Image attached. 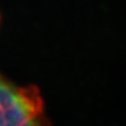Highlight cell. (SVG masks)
<instances>
[{
    "mask_svg": "<svg viewBox=\"0 0 126 126\" xmlns=\"http://www.w3.org/2000/svg\"><path fill=\"white\" fill-rule=\"evenodd\" d=\"M0 126H49L39 90L0 75Z\"/></svg>",
    "mask_w": 126,
    "mask_h": 126,
    "instance_id": "obj_1",
    "label": "cell"
}]
</instances>
